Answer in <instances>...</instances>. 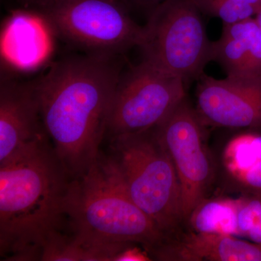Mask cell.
Wrapping results in <instances>:
<instances>
[{
  "mask_svg": "<svg viewBox=\"0 0 261 261\" xmlns=\"http://www.w3.org/2000/svg\"><path fill=\"white\" fill-rule=\"evenodd\" d=\"M122 72L119 56L87 54L56 62L34 82L44 129L71 178L100 157Z\"/></svg>",
  "mask_w": 261,
  "mask_h": 261,
  "instance_id": "cell-1",
  "label": "cell"
},
{
  "mask_svg": "<svg viewBox=\"0 0 261 261\" xmlns=\"http://www.w3.org/2000/svg\"><path fill=\"white\" fill-rule=\"evenodd\" d=\"M49 140L0 164V253L37 260L61 232L70 176Z\"/></svg>",
  "mask_w": 261,
  "mask_h": 261,
  "instance_id": "cell-2",
  "label": "cell"
},
{
  "mask_svg": "<svg viewBox=\"0 0 261 261\" xmlns=\"http://www.w3.org/2000/svg\"><path fill=\"white\" fill-rule=\"evenodd\" d=\"M71 234L104 246L140 244L147 253L164 236L127 191L114 159L99 157L79 177L71 178L65 200Z\"/></svg>",
  "mask_w": 261,
  "mask_h": 261,
  "instance_id": "cell-3",
  "label": "cell"
},
{
  "mask_svg": "<svg viewBox=\"0 0 261 261\" xmlns=\"http://www.w3.org/2000/svg\"><path fill=\"white\" fill-rule=\"evenodd\" d=\"M116 161L127 191L164 236L171 238L185 224L179 178L154 128L113 139Z\"/></svg>",
  "mask_w": 261,
  "mask_h": 261,
  "instance_id": "cell-4",
  "label": "cell"
},
{
  "mask_svg": "<svg viewBox=\"0 0 261 261\" xmlns=\"http://www.w3.org/2000/svg\"><path fill=\"white\" fill-rule=\"evenodd\" d=\"M195 0H163L148 15L138 48L142 61L181 77L187 85L212 61L213 42Z\"/></svg>",
  "mask_w": 261,
  "mask_h": 261,
  "instance_id": "cell-5",
  "label": "cell"
},
{
  "mask_svg": "<svg viewBox=\"0 0 261 261\" xmlns=\"http://www.w3.org/2000/svg\"><path fill=\"white\" fill-rule=\"evenodd\" d=\"M38 11L59 37L88 54L119 56L143 39V27L116 0H59Z\"/></svg>",
  "mask_w": 261,
  "mask_h": 261,
  "instance_id": "cell-6",
  "label": "cell"
},
{
  "mask_svg": "<svg viewBox=\"0 0 261 261\" xmlns=\"http://www.w3.org/2000/svg\"><path fill=\"white\" fill-rule=\"evenodd\" d=\"M181 77L141 61L122 72L108 124L112 139L153 129L187 96Z\"/></svg>",
  "mask_w": 261,
  "mask_h": 261,
  "instance_id": "cell-7",
  "label": "cell"
},
{
  "mask_svg": "<svg viewBox=\"0 0 261 261\" xmlns=\"http://www.w3.org/2000/svg\"><path fill=\"white\" fill-rule=\"evenodd\" d=\"M206 128L187 96L154 128L179 178L185 223L196 206L209 197L217 178V161L207 147Z\"/></svg>",
  "mask_w": 261,
  "mask_h": 261,
  "instance_id": "cell-8",
  "label": "cell"
},
{
  "mask_svg": "<svg viewBox=\"0 0 261 261\" xmlns=\"http://www.w3.org/2000/svg\"><path fill=\"white\" fill-rule=\"evenodd\" d=\"M196 110L206 126L261 129V73L226 75L203 73L197 80Z\"/></svg>",
  "mask_w": 261,
  "mask_h": 261,
  "instance_id": "cell-9",
  "label": "cell"
},
{
  "mask_svg": "<svg viewBox=\"0 0 261 261\" xmlns=\"http://www.w3.org/2000/svg\"><path fill=\"white\" fill-rule=\"evenodd\" d=\"M48 140L34 82L2 81L0 164Z\"/></svg>",
  "mask_w": 261,
  "mask_h": 261,
  "instance_id": "cell-10",
  "label": "cell"
},
{
  "mask_svg": "<svg viewBox=\"0 0 261 261\" xmlns=\"http://www.w3.org/2000/svg\"><path fill=\"white\" fill-rule=\"evenodd\" d=\"M149 254L166 261H261V245L231 235L187 229L164 239Z\"/></svg>",
  "mask_w": 261,
  "mask_h": 261,
  "instance_id": "cell-11",
  "label": "cell"
},
{
  "mask_svg": "<svg viewBox=\"0 0 261 261\" xmlns=\"http://www.w3.org/2000/svg\"><path fill=\"white\" fill-rule=\"evenodd\" d=\"M224 190L261 195V129H245L224 146L217 165Z\"/></svg>",
  "mask_w": 261,
  "mask_h": 261,
  "instance_id": "cell-12",
  "label": "cell"
},
{
  "mask_svg": "<svg viewBox=\"0 0 261 261\" xmlns=\"http://www.w3.org/2000/svg\"><path fill=\"white\" fill-rule=\"evenodd\" d=\"M212 61L226 75L261 73V32L255 18L224 25L221 37L213 42Z\"/></svg>",
  "mask_w": 261,
  "mask_h": 261,
  "instance_id": "cell-13",
  "label": "cell"
},
{
  "mask_svg": "<svg viewBox=\"0 0 261 261\" xmlns=\"http://www.w3.org/2000/svg\"><path fill=\"white\" fill-rule=\"evenodd\" d=\"M238 198L217 196L201 201L186 223L189 229L195 232L214 233L240 237L238 224Z\"/></svg>",
  "mask_w": 261,
  "mask_h": 261,
  "instance_id": "cell-14",
  "label": "cell"
},
{
  "mask_svg": "<svg viewBox=\"0 0 261 261\" xmlns=\"http://www.w3.org/2000/svg\"><path fill=\"white\" fill-rule=\"evenodd\" d=\"M128 247L92 245L61 231L46 244L39 260L116 261L118 255Z\"/></svg>",
  "mask_w": 261,
  "mask_h": 261,
  "instance_id": "cell-15",
  "label": "cell"
},
{
  "mask_svg": "<svg viewBox=\"0 0 261 261\" xmlns=\"http://www.w3.org/2000/svg\"><path fill=\"white\" fill-rule=\"evenodd\" d=\"M204 14L221 19L224 25L252 18L261 7V0H195Z\"/></svg>",
  "mask_w": 261,
  "mask_h": 261,
  "instance_id": "cell-16",
  "label": "cell"
},
{
  "mask_svg": "<svg viewBox=\"0 0 261 261\" xmlns=\"http://www.w3.org/2000/svg\"><path fill=\"white\" fill-rule=\"evenodd\" d=\"M238 199L240 237L261 245V195L247 194Z\"/></svg>",
  "mask_w": 261,
  "mask_h": 261,
  "instance_id": "cell-17",
  "label": "cell"
},
{
  "mask_svg": "<svg viewBox=\"0 0 261 261\" xmlns=\"http://www.w3.org/2000/svg\"><path fill=\"white\" fill-rule=\"evenodd\" d=\"M124 8L130 10H141L149 14L163 0H116Z\"/></svg>",
  "mask_w": 261,
  "mask_h": 261,
  "instance_id": "cell-18",
  "label": "cell"
},
{
  "mask_svg": "<svg viewBox=\"0 0 261 261\" xmlns=\"http://www.w3.org/2000/svg\"><path fill=\"white\" fill-rule=\"evenodd\" d=\"M134 245L126 247L117 257L116 261H147L151 260L145 252H143Z\"/></svg>",
  "mask_w": 261,
  "mask_h": 261,
  "instance_id": "cell-19",
  "label": "cell"
},
{
  "mask_svg": "<svg viewBox=\"0 0 261 261\" xmlns=\"http://www.w3.org/2000/svg\"><path fill=\"white\" fill-rule=\"evenodd\" d=\"M24 4L35 8L38 10L49 6L53 3L59 1V0H20Z\"/></svg>",
  "mask_w": 261,
  "mask_h": 261,
  "instance_id": "cell-20",
  "label": "cell"
},
{
  "mask_svg": "<svg viewBox=\"0 0 261 261\" xmlns=\"http://www.w3.org/2000/svg\"><path fill=\"white\" fill-rule=\"evenodd\" d=\"M255 20H256L257 25H258L261 32V7L260 8H259L258 10H257L256 14H255Z\"/></svg>",
  "mask_w": 261,
  "mask_h": 261,
  "instance_id": "cell-21",
  "label": "cell"
}]
</instances>
